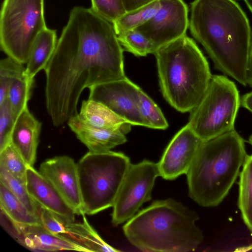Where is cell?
<instances>
[{"mask_svg":"<svg viewBox=\"0 0 252 252\" xmlns=\"http://www.w3.org/2000/svg\"><path fill=\"white\" fill-rule=\"evenodd\" d=\"M26 186L27 190L41 207L69 221H75L76 214L51 183L32 166H28Z\"/></svg>","mask_w":252,"mask_h":252,"instance_id":"9a60e30c","label":"cell"},{"mask_svg":"<svg viewBox=\"0 0 252 252\" xmlns=\"http://www.w3.org/2000/svg\"><path fill=\"white\" fill-rule=\"evenodd\" d=\"M154 55L163 97L177 111L190 112L202 100L212 76L206 58L186 34Z\"/></svg>","mask_w":252,"mask_h":252,"instance_id":"5b68a950","label":"cell"},{"mask_svg":"<svg viewBox=\"0 0 252 252\" xmlns=\"http://www.w3.org/2000/svg\"><path fill=\"white\" fill-rule=\"evenodd\" d=\"M159 176L158 163L145 159L130 164L113 206L112 222L114 225L129 220L143 203L151 199L155 180Z\"/></svg>","mask_w":252,"mask_h":252,"instance_id":"9c48e42d","label":"cell"},{"mask_svg":"<svg viewBox=\"0 0 252 252\" xmlns=\"http://www.w3.org/2000/svg\"><path fill=\"white\" fill-rule=\"evenodd\" d=\"M153 0H122L126 12H128L142 7Z\"/></svg>","mask_w":252,"mask_h":252,"instance_id":"1f68e13d","label":"cell"},{"mask_svg":"<svg viewBox=\"0 0 252 252\" xmlns=\"http://www.w3.org/2000/svg\"><path fill=\"white\" fill-rule=\"evenodd\" d=\"M1 213L10 221L22 225H42L39 216L31 212L2 183H0Z\"/></svg>","mask_w":252,"mask_h":252,"instance_id":"44dd1931","label":"cell"},{"mask_svg":"<svg viewBox=\"0 0 252 252\" xmlns=\"http://www.w3.org/2000/svg\"><path fill=\"white\" fill-rule=\"evenodd\" d=\"M91 8L111 23L126 12L122 0H91Z\"/></svg>","mask_w":252,"mask_h":252,"instance_id":"f546056e","label":"cell"},{"mask_svg":"<svg viewBox=\"0 0 252 252\" xmlns=\"http://www.w3.org/2000/svg\"><path fill=\"white\" fill-rule=\"evenodd\" d=\"M252 13V0H243Z\"/></svg>","mask_w":252,"mask_h":252,"instance_id":"e575fe53","label":"cell"},{"mask_svg":"<svg viewBox=\"0 0 252 252\" xmlns=\"http://www.w3.org/2000/svg\"><path fill=\"white\" fill-rule=\"evenodd\" d=\"M124 50L135 56L144 57L156 52L153 44L136 29L117 35Z\"/></svg>","mask_w":252,"mask_h":252,"instance_id":"4316f807","label":"cell"},{"mask_svg":"<svg viewBox=\"0 0 252 252\" xmlns=\"http://www.w3.org/2000/svg\"><path fill=\"white\" fill-rule=\"evenodd\" d=\"M78 115L84 123L96 128L120 130L125 134L131 129L130 123L106 106L89 98L82 101Z\"/></svg>","mask_w":252,"mask_h":252,"instance_id":"ac0fdd59","label":"cell"},{"mask_svg":"<svg viewBox=\"0 0 252 252\" xmlns=\"http://www.w3.org/2000/svg\"><path fill=\"white\" fill-rule=\"evenodd\" d=\"M46 28L44 0H3L0 45L7 57L27 63L35 39Z\"/></svg>","mask_w":252,"mask_h":252,"instance_id":"ba28073f","label":"cell"},{"mask_svg":"<svg viewBox=\"0 0 252 252\" xmlns=\"http://www.w3.org/2000/svg\"><path fill=\"white\" fill-rule=\"evenodd\" d=\"M39 172L55 187L76 214L85 215L77 163L70 157L61 156L42 162Z\"/></svg>","mask_w":252,"mask_h":252,"instance_id":"7c38bea8","label":"cell"},{"mask_svg":"<svg viewBox=\"0 0 252 252\" xmlns=\"http://www.w3.org/2000/svg\"><path fill=\"white\" fill-rule=\"evenodd\" d=\"M67 124L77 138L91 152L110 151L126 141L125 134L122 131L93 127L82 121L78 114L70 118Z\"/></svg>","mask_w":252,"mask_h":252,"instance_id":"e0dca14e","label":"cell"},{"mask_svg":"<svg viewBox=\"0 0 252 252\" xmlns=\"http://www.w3.org/2000/svg\"><path fill=\"white\" fill-rule=\"evenodd\" d=\"M160 6L149 20L136 28L154 45L160 47L186 34L188 7L183 0H159Z\"/></svg>","mask_w":252,"mask_h":252,"instance_id":"30bf717a","label":"cell"},{"mask_svg":"<svg viewBox=\"0 0 252 252\" xmlns=\"http://www.w3.org/2000/svg\"><path fill=\"white\" fill-rule=\"evenodd\" d=\"M247 85L252 87V35L247 68Z\"/></svg>","mask_w":252,"mask_h":252,"instance_id":"836d02e7","label":"cell"},{"mask_svg":"<svg viewBox=\"0 0 252 252\" xmlns=\"http://www.w3.org/2000/svg\"><path fill=\"white\" fill-rule=\"evenodd\" d=\"M249 141L250 144L252 146V134L250 136Z\"/></svg>","mask_w":252,"mask_h":252,"instance_id":"d590c367","label":"cell"},{"mask_svg":"<svg viewBox=\"0 0 252 252\" xmlns=\"http://www.w3.org/2000/svg\"><path fill=\"white\" fill-rule=\"evenodd\" d=\"M160 6L159 0H153L135 10L126 12L113 23L117 35L137 28L149 20Z\"/></svg>","mask_w":252,"mask_h":252,"instance_id":"cb8c5ba5","label":"cell"},{"mask_svg":"<svg viewBox=\"0 0 252 252\" xmlns=\"http://www.w3.org/2000/svg\"><path fill=\"white\" fill-rule=\"evenodd\" d=\"M238 205L245 224L252 233V154L247 156L240 172Z\"/></svg>","mask_w":252,"mask_h":252,"instance_id":"7402d4cb","label":"cell"},{"mask_svg":"<svg viewBox=\"0 0 252 252\" xmlns=\"http://www.w3.org/2000/svg\"><path fill=\"white\" fill-rule=\"evenodd\" d=\"M240 99L233 81L224 75H212L202 100L189 112L187 125L202 141L230 131L234 129Z\"/></svg>","mask_w":252,"mask_h":252,"instance_id":"52a82bcc","label":"cell"},{"mask_svg":"<svg viewBox=\"0 0 252 252\" xmlns=\"http://www.w3.org/2000/svg\"><path fill=\"white\" fill-rule=\"evenodd\" d=\"M124 153L110 151L86 153L77 163L84 214L113 207L130 165Z\"/></svg>","mask_w":252,"mask_h":252,"instance_id":"8992f818","label":"cell"},{"mask_svg":"<svg viewBox=\"0 0 252 252\" xmlns=\"http://www.w3.org/2000/svg\"><path fill=\"white\" fill-rule=\"evenodd\" d=\"M80 223L66 220L62 235L84 246L91 252H115L120 251L106 243L89 223L85 215Z\"/></svg>","mask_w":252,"mask_h":252,"instance_id":"ffe728a7","label":"cell"},{"mask_svg":"<svg viewBox=\"0 0 252 252\" xmlns=\"http://www.w3.org/2000/svg\"><path fill=\"white\" fill-rule=\"evenodd\" d=\"M241 105L252 113V92L247 93L241 98Z\"/></svg>","mask_w":252,"mask_h":252,"instance_id":"d6a6232c","label":"cell"},{"mask_svg":"<svg viewBox=\"0 0 252 252\" xmlns=\"http://www.w3.org/2000/svg\"><path fill=\"white\" fill-rule=\"evenodd\" d=\"M189 28L215 67L247 86L252 32L238 3L235 0H194Z\"/></svg>","mask_w":252,"mask_h":252,"instance_id":"7a4b0ae2","label":"cell"},{"mask_svg":"<svg viewBox=\"0 0 252 252\" xmlns=\"http://www.w3.org/2000/svg\"><path fill=\"white\" fill-rule=\"evenodd\" d=\"M6 219V222L3 221L4 226L16 241L31 251L73 250L91 252L80 244L63 235L52 233L42 225H19Z\"/></svg>","mask_w":252,"mask_h":252,"instance_id":"5bb4252c","label":"cell"},{"mask_svg":"<svg viewBox=\"0 0 252 252\" xmlns=\"http://www.w3.org/2000/svg\"><path fill=\"white\" fill-rule=\"evenodd\" d=\"M33 79L26 71L17 77L11 83L7 94V99L13 115L16 119L27 107L30 99Z\"/></svg>","mask_w":252,"mask_h":252,"instance_id":"603a6c76","label":"cell"},{"mask_svg":"<svg viewBox=\"0 0 252 252\" xmlns=\"http://www.w3.org/2000/svg\"><path fill=\"white\" fill-rule=\"evenodd\" d=\"M15 121L6 98L0 103V151L10 143Z\"/></svg>","mask_w":252,"mask_h":252,"instance_id":"4dcf8cb0","label":"cell"},{"mask_svg":"<svg viewBox=\"0 0 252 252\" xmlns=\"http://www.w3.org/2000/svg\"><path fill=\"white\" fill-rule=\"evenodd\" d=\"M41 126V123L30 112L28 107L15 122L10 144L29 166L33 167L36 160Z\"/></svg>","mask_w":252,"mask_h":252,"instance_id":"2e32d148","label":"cell"},{"mask_svg":"<svg viewBox=\"0 0 252 252\" xmlns=\"http://www.w3.org/2000/svg\"><path fill=\"white\" fill-rule=\"evenodd\" d=\"M202 141L187 124L173 137L158 163L159 176L172 180L187 174Z\"/></svg>","mask_w":252,"mask_h":252,"instance_id":"4fadbf2b","label":"cell"},{"mask_svg":"<svg viewBox=\"0 0 252 252\" xmlns=\"http://www.w3.org/2000/svg\"><path fill=\"white\" fill-rule=\"evenodd\" d=\"M0 166L26 185L29 166L10 143L0 151Z\"/></svg>","mask_w":252,"mask_h":252,"instance_id":"83f0119b","label":"cell"},{"mask_svg":"<svg viewBox=\"0 0 252 252\" xmlns=\"http://www.w3.org/2000/svg\"><path fill=\"white\" fill-rule=\"evenodd\" d=\"M0 183L5 186L32 213L39 217L40 206L30 195L26 185L0 166Z\"/></svg>","mask_w":252,"mask_h":252,"instance_id":"484cf974","label":"cell"},{"mask_svg":"<svg viewBox=\"0 0 252 252\" xmlns=\"http://www.w3.org/2000/svg\"><path fill=\"white\" fill-rule=\"evenodd\" d=\"M26 71L23 64L7 57L0 62V103L7 97L9 87L13 81Z\"/></svg>","mask_w":252,"mask_h":252,"instance_id":"f1b7e54d","label":"cell"},{"mask_svg":"<svg viewBox=\"0 0 252 252\" xmlns=\"http://www.w3.org/2000/svg\"><path fill=\"white\" fill-rule=\"evenodd\" d=\"M197 214L172 198L154 201L123 226L129 242L143 252L195 251L203 235Z\"/></svg>","mask_w":252,"mask_h":252,"instance_id":"3957f363","label":"cell"},{"mask_svg":"<svg viewBox=\"0 0 252 252\" xmlns=\"http://www.w3.org/2000/svg\"><path fill=\"white\" fill-rule=\"evenodd\" d=\"M140 89L125 77L89 88V99L103 104L131 125L147 127L138 105Z\"/></svg>","mask_w":252,"mask_h":252,"instance_id":"8fae6325","label":"cell"},{"mask_svg":"<svg viewBox=\"0 0 252 252\" xmlns=\"http://www.w3.org/2000/svg\"><path fill=\"white\" fill-rule=\"evenodd\" d=\"M138 105L141 116L147 127L158 129L168 127V123L160 108L141 89L138 94Z\"/></svg>","mask_w":252,"mask_h":252,"instance_id":"d4e9b609","label":"cell"},{"mask_svg":"<svg viewBox=\"0 0 252 252\" xmlns=\"http://www.w3.org/2000/svg\"><path fill=\"white\" fill-rule=\"evenodd\" d=\"M244 139L232 129L202 141L187 174L189 195L199 205H219L226 197L247 157Z\"/></svg>","mask_w":252,"mask_h":252,"instance_id":"277c9868","label":"cell"},{"mask_svg":"<svg viewBox=\"0 0 252 252\" xmlns=\"http://www.w3.org/2000/svg\"><path fill=\"white\" fill-rule=\"evenodd\" d=\"M55 30L47 27L37 36L32 46L26 67V72L31 79L44 70L52 57L57 44Z\"/></svg>","mask_w":252,"mask_h":252,"instance_id":"d6986e66","label":"cell"},{"mask_svg":"<svg viewBox=\"0 0 252 252\" xmlns=\"http://www.w3.org/2000/svg\"><path fill=\"white\" fill-rule=\"evenodd\" d=\"M123 50L112 23L91 8L71 9L44 69L46 108L55 126L78 114L85 88L126 77Z\"/></svg>","mask_w":252,"mask_h":252,"instance_id":"6da1fadb","label":"cell"}]
</instances>
